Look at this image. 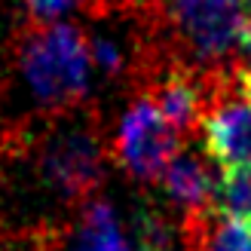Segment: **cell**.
I'll return each mask as SVG.
<instances>
[{
    "instance_id": "6da1fadb",
    "label": "cell",
    "mask_w": 251,
    "mask_h": 251,
    "mask_svg": "<svg viewBox=\"0 0 251 251\" xmlns=\"http://www.w3.org/2000/svg\"><path fill=\"white\" fill-rule=\"evenodd\" d=\"M19 74L40 104H80L92 83L89 40L68 22L31 28L19 43Z\"/></svg>"
},
{
    "instance_id": "7a4b0ae2",
    "label": "cell",
    "mask_w": 251,
    "mask_h": 251,
    "mask_svg": "<svg viewBox=\"0 0 251 251\" xmlns=\"http://www.w3.org/2000/svg\"><path fill=\"white\" fill-rule=\"evenodd\" d=\"M251 0H162V19L184 55L196 65H218L236 46Z\"/></svg>"
},
{
    "instance_id": "3957f363",
    "label": "cell",
    "mask_w": 251,
    "mask_h": 251,
    "mask_svg": "<svg viewBox=\"0 0 251 251\" xmlns=\"http://www.w3.org/2000/svg\"><path fill=\"white\" fill-rule=\"evenodd\" d=\"M104 172V153L98 135L83 123H68L52 129L37 150V175L55 196L68 202L86 199Z\"/></svg>"
},
{
    "instance_id": "277c9868",
    "label": "cell",
    "mask_w": 251,
    "mask_h": 251,
    "mask_svg": "<svg viewBox=\"0 0 251 251\" xmlns=\"http://www.w3.org/2000/svg\"><path fill=\"white\" fill-rule=\"evenodd\" d=\"M181 135L156 110L153 98L141 95L123 110L114 135V156L120 169L135 181H156L178 156Z\"/></svg>"
},
{
    "instance_id": "5b68a950",
    "label": "cell",
    "mask_w": 251,
    "mask_h": 251,
    "mask_svg": "<svg viewBox=\"0 0 251 251\" xmlns=\"http://www.w3.org/2000/svg\"><path fill=\"white\" fill-rule=\"evenodd\" d=\"M199 129H202L208 156L221 169L251 166V101L242 95V89L208 101Z\"/></svg>"
},
{
    "instance_id": "8992f818",
    "label": "cell",
    "mask_w": 251,
    "mask_h": 251,
    "mask_svg": "<svg viewBox=\"0 0 251 251\" xmlns=\"http://www.w3.org/2000/svg\"><path fill=\"white\" fill-rule=\"evenodd\" d=\"M68 251H153V248L135 233L129 221H123V215L110 202L95 199L83 208Z\"/></svg>"
},
{
    "instance_id": "52a82bcc",
    "label": "cell",
    "mask_w": 251,
    "mask_h": 251,
    "mask_svg": "<svg viewBox=\"0 0 251 251\" xmlns=\"http://www.w3.org/2000/svg\"><path fill=\"white\" fill-rule=\"evenodd\" d=\"M159 184L175 208H181L187 218H202L205 208L215 202L218 178L202 156L178 153L166 166V172L159 175Z\"/></svg>"
},
{
    "instance_id": "ba28073f",
    "label": "cell",
    "mask_w": 251,
    "mask_h": 251,
    "mask_svg": "<svg viewBox=\"0 0 251 251\" xmlns=\"http://www.w3.org/2000/svg\"><path fill=\"white\" fill-rule=\"evenodd\" d=\"M153 104L162 117L169 120V126L178 135L193 132L196 126H202V117L208 110L205 92L187 71H172L166 77H159L153 86Z\"/></svg>"
},
{
    "instance_id": "9c48e42d",
    "label": "cell",
    "mask_w": 251,
    "mask_h": 251,
    "mask_svg": "<svg viewBox=\"0 0 251 251\" xmlns=\"http://www.w3.org/2000/svg\"><path fill=\"white\" fill-rule=\"evenodd\" d=\"M215 205L221 211V218L251 224V166L224 169L215 187Z\"/></svg>"
},
{
    "instance_id": "30bf717a",
    "label": "cell",
    "mask_w": 251,
    "mask_h": 251,
    "mask_svg": "<svg viewBox=\"0 0 251 251\" xmlns=\"http://www.w3.org/2000/svg\"><path fill=\"white\" fill-rule=\"evenodd\" d=\"M199 251H251V224L215 218L199 239Z\"/></svg>"
},
{
    "instance_id": "8fae6325",
    "label": "cell",
    "mask_w": 251,
    "mask_h": 251,
    "mask_svg": "<svg viewBox=\"0 0 251 251\" xmlns=\"http://www.w3.org/2000/svg\"><path fill=\"white\" fill-rule=\"evenodd\" d=\"M89 55H92V68L101 74H120L126 68V46L110 34H95L89 40Z\"/></svg>"
},
{
    "instance_id": "7c38bea8",
    "label": "cell",
    "mask_w": 251,
    "mask_h": 251,
    "mask_svg": "<svg viewBox=\"0 0 251 251\" xmlns=\"http://www.w3.org/2000/svg\"><path fill=\"white\" fill-rule=\"evenodd\" d=\"M25 6H28V12L34 19H40V22H52L58 16H65L68 9H74L80 3V0H22Z\"/></svg>"
},
{
    "instance_id": "4fadbf2b",
    "label": "cell",
    "mask_w": 251,
    "mask_h": 251,
    "mask_svg": "<svg viewBox=\"0 0 251 251\" xmlns=\"http://www.w3.org/2000/svg\"><path fill=\"white\" fill-rule=\"evenodd\" d=\"M239 46L242 52L251 58V9H248V19H245V28H242V37H239Z\"/></svg>"
},
{
    "instance_id": "5bb4252c",
    "label": "cell",
    "mask_w": 251,
    "mask_h": 251,
    "mask_svg": "<svg viewBox=\"0 0 251 251\" xmlns=\"http://www.w3.org/2000/svg\"><path fill=\"white\" fill-rule=\"evenodd\" d=\"M242 95H245L248 101H251V71L245 74V80H242Z\"/></svg>"
}]
</instances>
